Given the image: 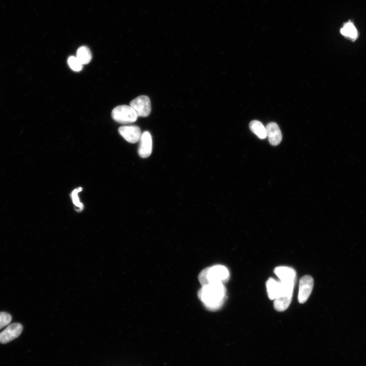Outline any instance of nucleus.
Returning <instances> with one entry per match:
<instances>
[{"label": "nucleus", "mask_w": 366, "mask_h": 366, "mask_svg": "<svg viewBox=\"0 0 366 366\" xmlns=\"http://www.w3.org/2000/svg\"><path fill=\"white\" fill-rule=\"evenodd\" d=\"M249 127L251 131L259 138L264 139L267 137L266 128L261 122L253 120L250 122Z\"/></svg>", "instance_id": "nucleus-14"}, {"label": "nucleus", "mask_w": 366, "mask_h": 366, "mask_svg": "<svg viewBox=\"0 0 366 366\" xmlns=\"http://www.w3.org/2000/svg\"><path fill=\"white\" fill-rule=\"evenodd\" d=\"M130 105L136 113L138 117H146L151 112V103L149 98L144 95L136 97L130 103Z\"/></svg>", "instance_id": "nucleus-5"}, {"label": "nucleus", "mask_w": 366, "mask_h": 366, "mask_svg": "<svg viewBox=\"0 0 366 366\" xmlns=\"http://www.w3.org/2000/svg\"><path fill=\"white\" fill-rule=\"evenodd\" d=\"M120 135L128 142L134 143L138 141L141 135V130L137 126H124L118 129Z\"/></svg>", "instance_id": "nucleus-8"}, {"label": "nucleus", "mask_w": 366, "mask_h": 366, "mask_svg": "<svg viewBox=\"0 0 366 366\" xmlns=\"http://www.w3.org/2000/svg\"><path fill=\"white\" fill-rule=\"evenodd\" d=\"M266 290L268 297L270 300H274L282 291V284L280 281L269 278L266 283Z\"/></svg>", "instance_id": "nucleus-12"}, {"label": "nucleus", "mask_w": 366, "mask_h": 366, "mask_svg": "<svg viewBox=\"0 0 366 366\" xmlns=\"http://www.w3.org/2000/svg\"><path fill=\"white\" fill-rule=\"evenodd\" d=\"M82 190V188L79 187L78 188L74 189L71 195L72 202L74 205L78 208L77 211H81L83 208V204L80 201L79 198L78 197V193Z\"/></svg>", "instance_id": "nucleus-17"}, {"label": "nucleus", "mask_w": 366, "mask_h": 366, "mask_svg": "<svg viewBox=\"0 0 366 366\" xmlns=\"http://www.w3.org/2000/svg\"><path fill=\"white\" fill-rule=\"evenodd\" d=\"M111 116L117 123L127 124L135 122L138 116L130 105H122L115 107L111 112Z\"/></svg>", "instance_id": "nucleus-4"}, {"label": "nucleus", "mask_w": 366, "mask_h": 366, "mask_svg": "<svg viewBox=\"0 0 366 366\" xmlns=\"http://www.w3.org/2000/svg\"><path fill=\"white\" fill-rule=\"evenodd\" d=\"M76 56L83 65L88 64L92 57L90 49L85 46H82L78 48Z\"/></svg>", "instance_id": "nucleus-15"}, {"label": "nucleus", "mask_w": 366, "mask_h": 366, "mask_svg": "<svg viewBox=\"0 0 366 366\" xmlns=\"http://www.w3.org/2000/svg\"><path fill=\"white\" fill-rule=\"evenodd\" d=\"M282 291L273 300V307L279 312L285 311L289 306L292 298L294 283L281 282Z\"/></svg>", "instance_id": "nucleus-3"}, {"label": "nucleus", "mask_w": 366, "mask_h": 366, "mask_svg": "<svg viewBox=\"0 0 366 366\" xmlns=\"http://www.w3.org/2000/svg\"><path fill=\"white\" fill-rule=\"evenodd\" d=\"M67 63L69 67L74 71H80L83 67V65L79 62L76 56H70L67 59Z\"/></svg>", "instance_id": "nucleus-16"}, {"label": "nucleus", "mask_w": 366, "mask_h": 366, "mask_svg": "<svg viewBox=\"0 0 366 366\" xmlns=\"http://www.w3.org/2000/svg\"><path fill=\"white\" fill-rule=\"evenodd\" d=\"M12 320L11 315L8 313L0 312V329L8 325Z\"/></svg>", "instance_id": "nucleus-18"}, {"label": "nucleus", "mask_w": 366, "mask_h": 366, "mask_svg": "<svg viewBox=\"0 0 366 366\" xmlns=\"http://www.w3.org/2000/svg\"><path fill=\"white\" fill-rule=\"evenodd\" d=\"M274 273L278 277L280 281L295 282L296 271L291 267L278 266L274 268Z\"/></svg>", "instance_id": "nucleus-11"}, {"label": "nucleus", "mask_w": 366, "mask_h": 366, "mask_svg": "<svg viewBox=\"0 0 366 366\" xmlns=\"http://www.w3.org/2000/svg\"><path fill=\"white\" fill-rule=\"evenodd\" d=\"M226 294V290L223 283H212L202 286L198 295L207 309L216 311L224 304Z\"/></svg>", "instance_id": "nucleus-1"}, {"label": "nucleus", "mask_w": 366, "mask_h": 366, "mask_svg": "<svg viewBox=\"0 0 366 366\" xmlns=\"http://www.w3.org/2000/svg\"><path fill=\"white\" fill-rule=\"evenodd\" d=\"M340 32L343 36L352 41L355 40L358 37V32L351 21L345 23Z\"/></svg>", "instance_id": "nucleus-13"}, {"label": "nucleus", "mask_w": 366, "mask_h": 366, "mask_svg": "<svg viewBox=\"0 0 366 366\" xmlns=\"http://www.w3.org/2000/svg\"><path fill=\"white\" fill-rule=\"evenodd\" d=\"M265 128L269 143L273 146L279 144L282 139V135L278 125L274 122H271L268 123Z\"/></svg>", "instance_id": "nucleus-10"}, {"label": "nucleus", "mask_w": 366, "mask_h": 366, "mask_svg": "<svg viewBox=\"0 0 366 366\" xmlns=\"http://www.w3.org/2000/svg\"><path fill=\"white\" fill-rule=\"evenodd\" d=\"M314 286V280L309 275L303 276L299 281L298 300L300 303H304L310 296Z\"/></svg>", "instance_id": "nucleus-6"}, {"label": "nucleus", "mask_w": 366, "mask_h": 366, "mask_svg": "<svg viewBox=\"0 0 366 366\" xmlns=\"http://www.w3.org/2000/svg\"><path fill=\"white\" fill-rule=\"evenodd\" d=\"M230 277L228 269L222 265H216L202 270L199 275V280L202 286L209 283L227 282Z\"/></svg>", "instance_id": "nucleus-2"}, {"label": "nucleus", "mask_w": 366, "mask_h": 366, "mask_svg": "<svg viewBox=\"0 0 366 366\" xmlns=\"http://www.w3.org/2000/svg\"><path fill=\"white\" fill-rule=\"evenodd\" d=\"M23 327L18 323L8 326L0 332V343L6 344L17 338L21 333Z\"/></svg>", "instance_id": "nucleus-7"}, {"label": "nucleus", "mask_w": 366, "mask_h": 366, "mask_svg": "<svg viewBox=\"0 0 366 366\" xmlns=\"http://www.w3.org/2000/svg\"><path fill=\"white\" fill-rule=\"evenodd\" d=\"M138 148V154L142 158L148 157L152 149V137L148 131H144L140 136Z\"/></svg>", "instance_id": "nucleus-9"}]
</instances>
